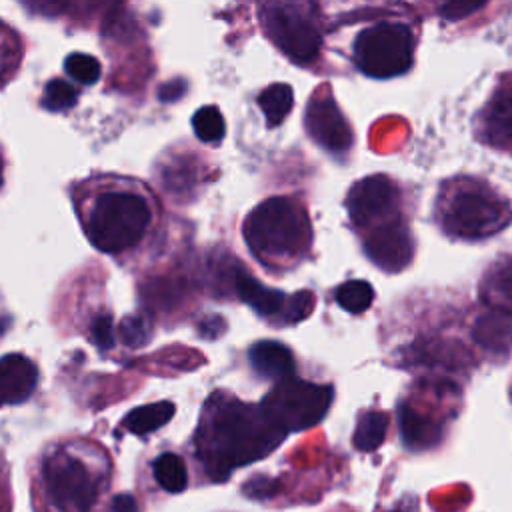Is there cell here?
Here are the masks:
<instances>
[{"label": "cell", "instance_id": "1f68e13d", "mask_svg": "<svg viewBox=\"0 0 512 512\" xmlns=\"http://www.w3.org/2000/svg\"><path fill=\"white\" fill-rule=\"evenodd\" d=\"M184 82H180V80H172V82H168V84H164V86H160V90H158V98L162 100V102H166V100H178L180 96H182V92H184Z\"/></svg>", "mask_w": 512, "mask_h": 512}, {"label": "cell", "instance_id": "9a60e30c", "mask_svg": "<svg viewBox=\"0 0 512 512\" xmlns=\"http://www.w3.org/2000/svg\"><path fill=\"white\" fill-rule=\"evenodd\" d=\"M248 358L250 364L254 368V372L262 378H270V380H284L294 376V358L292 352L274 340H262L256 342L250 350H248Z\"/></svg>", "mask_w": 512, "mask_h": 512}, {"label": "cell", "instance_id": "9c48e42d", "mask_svg": "<svg viewBox=\"0 0 512 512\" xmlns=\"http://www.w3.org/2000/svg\"><path fill=\"white\" fill-rule=\"evenodd\" d=\"M346 208L358 228L374 230L398 218V188L388 176H366L350 188Z\"/></svg>", "mask_w": 512, "mask_h": 512}, {"label": "cell", "instance_id": "5bb4252c", "mask_svg": "<svg viewBox=\"0 0 512 512\" xmlns=\"http://www.w3.org/2000/svg\"><path fill=\"white\" fill-rule=\"evenodd\" d=\"M234 288H236L240 300H244L260 316L282 318V312L288 302V296L284 292L260 284L256 278H252L250 274H246L242 270H238L234 274Z\"/></svg>", "mask_w": 512, "mask_h": 512}, {"label": "cell", "instance_id": "4316f807", "mask_svg": "<svg viewBox=\"0 0 512 512\" xmlns=\"http://www.w3.org/2000/svg\"><path fill=\"white\" fill-rule=\"evenodd\" d=\"M64 70L66 74L80 82V84H94L98 82L100 78V62L90 56V54H82V52H74V54H68L66 60H64Z\"/></svg>", "mask_w": 512, "mask_h": 512}, {"label": "cell", "instance_id": "7402d4cb", "mask_svg": "<svg viewBox=\"0 0 512 512\" xmlns=\"http://www.w3.org/2000/svg\"><path fill=\"white\" fill-rule=\"evenodd\" d=\"M386 428H388V416L384 412H380V410L364 412L356 424L352 442L358 450L372 452L384 442Z\"/></svg>", "mask_w": 512, "mask_h": 512}, {"label": "cell", "instance_id": "484cf974", "mask_svg": "<svg viewBox=\"0 0 512 512\" xmlns=\"http://www.w3.org/2000/svg\"><path fill=\"white\" fill-rule=\"evenodd\" d=\"M40 104L50 112H64L76 104V90L66 80L54 78L44 86Z\"/></svg>", "mask_w": 512, "mask_h": 512}, {"label": "cell", "instance_id": "d6986e66", "mask_svg": "<svg viewBox=\"0 0 512 512\" xmlns=\"http://www.w3.org/2000/svg\"><path fill=\"white\" fill-rule=\"evenodd\" d=\"M400 428L404 442L416 450L432 446L440 436V428L410 406L400 408Z\"/></svg>", "mask_w": 512, "mask_h": 512}, {"label": "cell", "instance_id": "277c9868", "mask_svg": "<svg viewBox=\"0 0 512 512\" xmlns=\"http://www.w3.org/2000/svg\"><path fill=\"white\" fill-rule=\"evenodd\" d=\"M438 218L450 236L476 240L506 228L512 210L486 182L460 178L442 188Z\"/></svg>", "mask_w": 512, "mask_h": 512}, {"label": "cell", "instance_id": "8fae6325", "mask_svg": "<svg viewBox=\"0 0 512 512\" xmlns=\"http://www.w3.org/2000/svg\"><path fill=\"white\" fill-rule=\"evenodd\" d=\"M364 250L378 268L386 272H398L410 264L414 244L404 220L396 218L370 230L364 242Z\"/></svg>", "mask_w": 512, "mask_h": 512}, {"label": "cell", "instance_id": "d4e9b609", "mask_svg": "<svg viewBox=\"0 0 512 512\" xmlns=\"http://www.w3.org/2000/svg\"><path fill=\"white\" fill-rule=\"evenodd\" d=\"M118 336L124 346L128 348H140L150 342L152 336V324L148 316L144 314H130L126 316L118 326Z\"/></svg>", "mask_w": 512, "mask_h": 512}, {"label": "cell", "instance_id": "8992f818", "mask_svg": "<svg viewBox=\"0 0 512 512\" xmlns=\"http://www.w3.org/2000/svg\"><path fill=\"white\" fill-rule=\"evenodd\" d=\"M354 62L372 78H392L412 66L414 36L406 24L378 22L354 40Z\"/></svg>", "mask_w": 512, "mask_h": 512}, {"label": "cell", "instance_id": "f546056e", "mask_svg": "<svg viewBox=\"0 0 512 512\" xmlns=\"http://www.w3.org/2000/svg\"><path fill=\"white\" fill-rule=\"evenodd\" d=\"M108 512H138V502L132 494H116L110 500Z\"/></svg>", "mask_w": 512, "mask_h": 512}, {"label": "cell", "instance_id": "d6a6232c", "mask_svg": "<svg viewBox=\"0 0 512 512\" xmlns=\"http://www.w3.org/2000/svg\"><path fill=\"white\" fill-rule=\"evenodd\" d=\"M10 510H12V496H10L6 474L0 464V512H10Z\"/></svg>", "mask_w": 512, "mask_h": 512}, {"label": "cell", "instance_id": "ffe728a7", "mask_svg": "<svg viewBox=\"0 0 512 512\" xmlns=\"http://www.w3.org/2000/svg\"><path fill=\"white\" fill-rule=\"evenodd\" d=\"M152 474L156 484L170 492V494H178L186 488L188 484V474H186V466L184 460L174 454V452H164L160 454L154 462H152Z\"/></svg>", "mask_w": 512, "mask_h": 512}, {"label": "cell", "instance_id": "f1b7e54d", "mask_svg": "<svg viewBox=\"0 0 512 512\" xmlns=\"http://www.w3.org/2000/svg\"><path fill=\"white\" fill-rule=\"evenodd\" d=\"M90 340L100 350L112 348V344H114V326H112V316L110 314H98L90 322Z\"/></svg>", "mask_w": 512, "mask_h": 512}, {"label": "cell", "instance_id": "cb8c5ba5", "mask_svg": "<svg viewBox=\"0 0 512 512\" xmlns=\"http://www.w3.org/2000/svg\"><path fill=\"white\" fill-rule=\"evenodd\" d=\"M194 134L202 142H220L226 132L224 116L216 106H202L192 116Z\"/></svg>", "mask_w": 512, "mask_h": 512}, {"label": "cell", "instance_id": "6da1fadb", "mask_svg": "<svg viewBox=\"0 0 512 512\" xmlns=\"http://www.w3.org/2000/svg\"><path fill=\"white\" fill-rule=\"evenodd\" d=\"M286 434L262 406L216 392L208 398L194 436L196 458L212 482H224L232 470L268 456Z\"/></svg>", "mask_w": 512, "mask_h": 512}, {"label": "cell", "instance_id": "603a6c76", "mask_svg": "<svg viewBox=\"0 0 512 512\" xmlns=\"http://www.w3.org/2000/svg\"><path fill=\"white\" fill-rule=\"evenodd\" d=\"M374 300V290L364 280H348L338 286L336 290V302L352 314H360L370 308Z\"/></svg>", "mask_w": 512, "mask_h": 512}, {"label": "cell", "instance_id": "30bf717a", "mask_svg": "<svg viewBox=\"0 0 512 512\" xmlns=\"http://www.w3.org/2000/svg\"><path fill=\"white\" fill-rule=\"evenodd\" d=\"M304 124L310 138L332 154H342L352 144V130L328 88L318 90L310 98Z\"/></svg>", "mask_w": 512, "mask_h": 512}, {"label": "cell", "instance_id": "4fadbf2b", "mask_svg": "<svg viewBox=\"0 0 512 512\" xmlns=\"http://www.w3.org/2000/svg\"><path fill=\"white\" fill-rule=\"evenodd\" d=\"M482 138L498 150L512 152V88L498 90L484 108Z\"/></svg>", "mask_w": 512, "mask_h": 512}, {"label": "cell", "instance_id": "5b68a950", "mask_svg": "<svg viewBox=\"0 0 512 512\" xmlns=\"http://www.w3.org/2000/svg\"><path fill=\"white\" fill-rule=\"evenodd\" d=\"M150 216V206L140 194L108 190L94 200L86 216L84 230L94 248L118 254L142 240L150 224Z\"/></svg>", "mask_w": 512, "mask_h": 512}, {"label": "cell", "instance_id": "3957f363", "mask_svg": "<svg viewBox=\"0 0 512 512\" xmlns=\"http://www.w3.org/2000/svg\"><path fill=\"white\" fill-rule=\"evenodd\" d=\"M244 238L260 262L288 264L308 252L312 226L302 204L286 196H274L248 214Z\"/></svg>", "mask_w": 512, "mask_h": 512}, {"label": "cell", "instance_id": "e0dca14e", "mask_svg": "<svg viewBox=\"0 0 512 512\" xmlns=\"http://www.w3.org/2000/svg\"><path fill=\"white\" fill-rule=\"evenodd\" d=\"M482 298L500 312L512 314V258L496 264L482 282Z\"/></svg>", "mask_w": 512, "mask_h": 512}, {"label": "cell", "instance_id": "7a4b0ae2", "mask_svg": "<svg viewBox=\"0 0 512 512\" xmlns=\"http://www.w3.org/2000/svg\"><path fill=\"white\" fill-rule=\"evenodd\" d=\"M110 480L106 452L62 444L42 458L36 502L42 512H92Z\"/></svg>", "mask_w": 512, "mask_h": 512}, {"label": "cell", "instance_id": "ac0fdd59", "mask_svg": "<svg viewBox=\"0 0 512 512\" xmlns=\"http://www.w3.org/2000/svg\"><path fill=\"white\" fill-rule=\"evenodd\" d=\"M174 404L168 402V400H160V402H154V404H144V406H138L134 410H130L124 420H122V428L128 430L130 434H136V436H144V434H150L158 428H162L172 416H174Z\"/></svg>", "mask_w": 512, "mask_h": 512}, {"label": "cell", "instance_id": "83f0119b", "mask_svg": "<svg viewBox=\"0 0 512 512\" xmlns=\"http://www.w3.org/2000/svg\"><path fill=\"white\" fill-rule=\"evenodd\" d=\"M312 308H314V294L310 290H300V292L288 296V302H286V308H284L280 320L284 324L300 322L312 312Z\"/></svg>", "mask_w": 512, "mask_h": 512}, {"label": "cell", "instance_id": "2e32d148", "mask_svg": "<svg viewBox=\"0 0 512 512\" xmlns=\"http://www.w3.org/2000/svg\"><path fill=\"white\" fill-rule=\"evenodd\" d=\"M474 340L488 352L504 354L512 344V318L506 312L492 310L478 318L474 326Z\"/></svg>", "mask_w": 512, "mask_h": 512}, {"label": "cell", "instance_id": "52a82bcc", "mask_svg": "<svg viewBox=\"0 0 512 512\" xmlns=\"http://www.w3.org/2000/svg\"><path fill=\"white\" fill-rule=\"evenodd\" d=\"M334 390L300 378L280 380L262 400V410L286 432L306 430L318 424L332 404Z\"/></svg>", "mask_w": 512, "mask_h": 512}, {"label": "cell", "instance_id": "7c38bea8", "mask_svg": "<svg viewBox=\"0 0 512 512\" xmlns=\"http://www.w3.org/2000/svg\"><path fill=\"white\" fill-rule=\"evenodd\" d=\"M36 382L38 370L30 358L16 352L0 358V406L28 400Z\"/></svg>", "mask_w": 512, "mask_h": 512}, {"label": "cell", "instance_id": "ba28073f", "mask_svg": "<svg viewBox=\"0 0 512 512\" xmlns=\"http://www.w3.org/2000/svg\"><path fill=\"white\" fill-rule=\"evenodd\" d=\"M260 20L268 38L294 62L308 64L318 56L320 30L304 4H264Z\"/></svg>", "mask_w": 512, "mask_h": 512}, {"label": "cell", "instance_id": "44dd1931", "mask_svg": "<svg viewBox=\"0 0 512 512\" xmlns=\"http://www.w3.org/2000/svg\"><path fill=\"white\" fill-rule=\"evenodd\" d=\"M292 102H294L292 88L284 82L266 86L258 96V106L262 108L268 126H278L292 110Z\"/></svg>", "mask_w": 512, "mask_h": 512}, {"label": "cell", "instance_id": "4dcf8cb0", "mask_svg": "<svg viewBox=\"0 0 512 512\" xmlns=\"http://www.w3.org/2000/svg\"><path fill=\"white\" fill-rule=\"evenodd\" d=\"M478 8H480V4H462V2H454V4L442 6L440 12H442L446 18H450V20H458V18H462V16H466V14L474 12V10H478Z\"/></svg>", "mask_w": 512, "mask_h": 512}]
</instances>
